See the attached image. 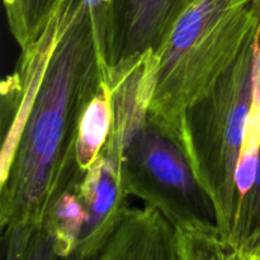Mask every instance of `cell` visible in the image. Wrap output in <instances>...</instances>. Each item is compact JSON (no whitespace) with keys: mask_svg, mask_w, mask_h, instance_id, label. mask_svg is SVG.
I'll use <instances>...</instances> for the list:
<instances>
[{"mask_svg":"<svg viewBox=\"0 0 260 260\" xmlns=\"http://www.w3.org/2000/svg\"><path fill=\"white\" fill-rule=\"evenodd\" d=\"M60 33L45 74L17 121L2 131L0 226L42 222L53 201L81 184V118L106 81L91 0H61Z\"/></svg>","mask_w":260,"mask_h":260,"instance_id":"6da1fadb","label":"cell"},{"mask_svg":"<svg viewBox=\"0 0 260 260\" xmlns=\"http://www.w3.org/2000/svg\"><path fill=\"white\" fill-rule=\"evenodd\" d=\"M155 55L111 75L113 126L124 190L160 211L177 228H218L215 203L197 177L183 136L152 117L149 102Z\"/></svg>","mask_w":260,"mask_h":260,"instance_id":"7a4b0ae2","label":"cell"},{"mask_svg":"<svg viewBox=\"0 0 260 260\" xmlns=\"http://www.w3.org/2000/svg\"><path fill=\"white\" fill-rule=\"evenodd\" d=\"M260 24V0H194L155 56L149 112L182 134L185 109L236 60Z\"/></svg>","mask_w":260,"mask_h":260,"instance_id":"3957f363","label":"cell"},{"mask_svg":"<svg viewBox=\"0 0 260 260\" xmlns=\"http://www.w3.org/2000/svg\"><path fill=\"white\" fill-rule=\"evenodd\" d=\"M260 24L230 68L182 118V136L197 177L212 198L217 226L231 245L240 207L238 173L255 91Z\"/></svg>","mask_w":260,"mask_h":260,"instance_id":"277c9868","label":"cell"},{"mask_svg":"<svg viewBox=\"0 0 260 260\" xmlns=\"http://www.w3.org/2000/svg\"><path fill=\"white\" fill-rule=\"evenodd\" d=\"M194 0H111L96 35L106 78L147 53H159Z\"/></svg>","mask_w":260,"mask_h":260,"instance_id":"5b68a950","label":"cell"},{"mask_svg":"<svg viewBox=\"0 0 260 260\" xmlns=\"http://www.w3.org/2000/svg\"><path fill=\"white\" fill-rule=\"evenodd\" d=\"M85 207V221L76 244V260H91L121 222L128 205L121 175V157L109 146L85 173L79 185Z\"/></svg>","mask_w":260,"mask_h":260,"instance_id":"8992f818","label":"cell"},{"mask_svg":"<svg viewBox=\"0 0 260 260\" xmlns=\"http://www.w3.org/2000/svg\"><path fill=\"white\" fill-rule=\"evenodd\" d=\"M91 260H179L177 228L155 208L129 206Z\"/></svg>","mask_w":260,"mask_h":260,"instance_id":"52a82bcc","label":"cell"},{"mask_svg":"<svg viewBox=\"0 0 260 260\" xmlns=\"http://www.w3.org/2000/svg\"><path fill=\"white\" fill-rule=\"evenodd\" d=\"M113 126V101L112 89L107 81L86 107L79 126L75 160L78 173L84 178L85 173L96 161L106 146Z\"/></svg>","mask_w":260,"mask_h":260,"instance_id":"ba28073f","label":"cell"},{"mask_svg":"<svg viewBox=\"0 0 260 260\" xmlns=\"http://www.w3.org/2000/svg\"><path fill=\"white\" fill-rule=\"evenodd\" d=\"M79 185H71L61 193L53 201L43 218V222L55 238L61 259L74 256L85 221V207Z\"/></svg>","mask_w":260,"mask_h":260,"instance_id":"9c48e42d","label":"cell"},{"mask_svg":"<svg viewBox=\"0 0 260 260\" xmlns=\"http://www.w3.org/2000/svg\"><path fill=\"white\" fill-rule=\"evenodd\" d=\"M2 234L4 260H61L55 238L43 221L10 226Z\"/></svg>","mask_w":260,"mask_h":260,"instance_id":"30bf717a","label":"cell"},{"mask_svg":"<svg viewBox=\"0 0 260 260\" xmlns=\"http://www.w3.org/2000/svg\"><path fill=\"white\" fill-rule=\"evenodd\" d=\"M10 33L24 50L32 45L60 5L61 0H3Z\"/></svg>","mask_w":260,"mask_h":260,"instance_id":"8fae6325","label":"cell"},{"mask_svg":"<svg viewBox=\"0 0 260 260\" xmlns=\"http://www.w3.org/2000/svg\"><path fill=\"white\" fill-rule=\"evenodd\" d=\"M177 231L179 260H240L217 228H177Z\"/></svg>","mask_w":260,"mask_h":260,"instance_id":"7c38bea8","label":"cell"},{"mask_svg":"<svg viewBox=\"0 0 260 260\" xmlns=\"http://www.w3.org/2000/svg\"><path fill=\"white\" fill-rule=\"evenodd\" d=\"M260 226V150L256 159L255 172L251 185L243 196L236 218L231 246L236 251L243 248L244 244Z\"/></svg>","mask_w":260,"mask_h":260,"instance_id":"4fadbf2b","label":"cell"},{"mask_svg":"<svg viewBox=\"0 0 260 260\" xmlns=\"http://www.w3.org/2000/svg\"><path fill=\"white\" fill-rule=\"evenodd\" d=\"M238 254L240 259H260V226L258 230L249 238V240L244 244L243 248L238 251Z\"/></svg>","mask_w":260,"mask_h":260,"instance_id":"5bb4252c","label":"cell"},{"mask_svg":"<svg viewBox=\"0 0 260 260\" xmlns=\"http://www.w3.org/2000/svg\"><path fill=\"white\" fill-rule=\"evenodd\" d=\"M61 260H76L75 256H71V258H66V259H61Z\"/></svg>","mask_w":260,"mask_h":260,"instance_id":"9a60e30c","label":"cell"},{"mask_svg":"<svg viewBox=\"0 0 260 260\" xmlns=\"http://www.w3.org/2000/svg\"><path fill=\"white\" fill-rule=\"evenodd\" d=\"M240 260H260V259H256V258H249V259H240Z\"/></svg>","mask_w":260,"mask_h":260,"instance_id":"2e32d148","label":"cell"}]
</instances>
